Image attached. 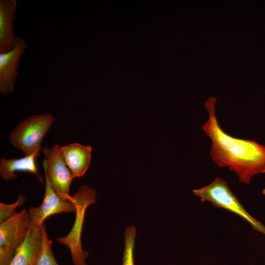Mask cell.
Returning a JSON list of instances; mask_svg holds the SVG:
<instances>
[{"mask_svg": "<svg viewBox=\"0 0 265 265\" xmlns=\"http://www.w3.org/2000/svg\"><path fill=\"white\" fill-rule=\"evenodd\" d=\"M216 102L213 96L205 102L209 118L202 127L212 141V159L218 166L228 167L240 182L248 184L254 176L265 173V146L233 137L223 131L216 116Z\"/></svg>", "mask_w": 265, "mask_h": 265, "instance_id": "1", "label": "cell"}, {"mask_svg": "<svg viewBox=\"0 0 265 265\" xmlns=\"http://www.w3.org/2000/svg\"><path fill=\"white\" fill-rule=\"evenodd\" d=\"M192 191L202 202H209L214 207L238 215L247 221L254 230L265 235V226L244 209L224 179L217 177L211 184Z\"/></svg>", "mask_w": 265, "mask_h": 265, "instance_id": "4", "label": "cell"}, {"mask_svg": "<svg viewBox=\"0 0 265 265\" xmlns=\"http://www.w3.org/2000/svg\"><path fill=\"white\" fill-rule=\"evenodd\" d=\"M65 162L74 178L82 177L87 170L91 161L92 147L78 143L62 146Z\"/></svg>", "mask_w": 265, "mask_h": 265, "instance_id": "11", "label": "cell"}, {"mask_svg": "<svg viewBox=\"0 0 265 265\" xmlns=\"http://www.w3.org/2000/svg\"><path fill=\"white\" fill-rule=\"evenodd\" d=\"M39 155L40 152H36L19 159L1 158L0 160V176L4 180L7 181L17 177L15 174L16 172H28L35 175L43 183L36 162Z\"/></svg>", "mask_w": 265, "mask_h": 265, "instance_id": "12", "label": "cell"}, {"mask_svg": "<svg viewBox=\"0 0 265 265\" xmlns=\"http://www.w3.org/2000/svg\"><path fill=\"white\" fill-rule=\"evenodd\" d=\"M69 201L76 208L75 222L69 234L57 238V241L69 248L74 265H87L85 261L89 253L82 248L81 233L86 209L96 202V191L83 186L71 196Z\"/></svg>", "mask_w": 265, "mask_h": 265, "instance_id": "2", "label": "cell"}, {"mask_svg": "<svg viewBox=\"0 0 265 265\" xmlns=\"http://www.w3.org/2000/svg\"><path fill=\"white\" fill-rule=\"evenodd\" d=\"M17 5L16 0H0V53H7L15 46L13 24Z\"/></svg>", "mask_w": 265, "mask_h": 265, "instance_id": "10", "label": "cell"}, {"mask_svg": "<svg viewBox=\"0 0 265 265\" xmlns=\"http://www.w3.org/2000/svg\"><path fill=\"white\" fill-rule=\"evenodd\" d=\"M50 113L32 115L18 124L10 132V143L22 150L25 156L40 152L41 143L54 121Z\"/></svg>", "mask_w": 265, "mask_h": 265, "instance_id": "3", "label": "cell"}, {"mask_svg": "<svg viewBox=\"0 0 265 265\" xmlns=\"http://www.w3.org/2000/svg\"><path fill=\"white\" fill-rule=\"evenodd\" d=\"M136 233L134 225L128 227L125 231V248L122 265H134L133 250Z\"/></svg>", "mask_w": 265, "mask_h": 265, "instance_id": "14", "label": "cell"}, {"mask_svg": "<svg viewBox=\"0 0 265 265\" xmlns=\"http://www.w3.org/2000/svg\"><path fill=\"white\" fill-rule=\"evenodd\" d=\"M41 151L45 158L42 162L45 174L56 193L69 201L70 186L74 178L65 162L62 146L55 144L51 149L45 147Z\"/></svg>", "mask_w": 265, "mask_h": 265, "instance_id": "5", "label": "cell"}, {"mask_svg": "<svg viewBox=\"0 0 265 265\" xmlns=\"http://www.w3.org/2000/svg\"><path fill=\"white\" fill-rule=\"evenodd\" d=\"M26 200V197L21 194L19 195L17 201L13 204L0 203V223L14 215L17 213L15 211L16 208L23 205Z\"/></svg>", "mask_w": 265, "mask_h": 265, "instance_id": "15", "label": "cell"}, {"mask_svg": "<svg viewBox=\"0 0 265 265\" xmlns=\"http://www.w3.org/2000/svg\"><path fill=\"white\" fill-rule=\"evenodd\" d=\"M45 190L43 200L37 207H31L28 209L29 221L32 224L41 226L49 216L62 212H75L74 204L69 200L60 197L53 188L45 174Z\"/></svg>", "mask_w": 265, "mask_h": 265, "instance_id": "7", "label": "cell"}, {"mask_svg": "<svg viewBox=\"0 0 265 265\" xmlns=\"http://www.w3.org/2000/svg\"><path fill=\"white\" fill-rule=\"evenodd\" d=\"M42 248L36 265H59L55 259L52 249V242L49 238L44 225L42 226Z\"/></svg>", "mask_w": 265, "mask_h": 265, "instance_id": "13", "label": "cell"}, {"mask_svg": "<svg viewBox=\"0 0 265 265\" xmlns=\"http://www.w3.org/2000/svg\"><path fill=\"white\" fill-rule=\"evenodd\" d=\"M29 223L28 213L23 209L0 223V265H9L26 236Z\"/></svg>", "mask_w": 265, "mask_h": 265, "instance_id": "6", "label": "cell"}, {"mask_svg": "<svg viewBox=\"0 0 265 265\" xmlns=\"http://www.w3.org/2000/svg\"><path fill=\"white\" fill-rule=\"evenodd\" d=\"M262 193H263V194H264L265 195V189L263 190Z\"/></svg>", "mask_w": 265, "mask_h": 265, "instance_id": "16", "label": "cell"}, {"mask_svg": "<svg viewBox=\"0 0 265 265\" xmlns=\"http://www.w3.org/2000/svg\"><path fill=\"white\" fill-rule=\"evenodd\" d=\"M26 47V41L19 36L13 50L6 53H0V94L8 95L14 92L19 64Z\"/></svg>", "mask_w": 265, "mask_h": 265, "instance_id": "8", "label": "cell"}, {"mask_svg": "<svg viewBox=\"0 0 265 265\" xmlns=\"http://www.w3.org/2000/svg\"><path fill=\"white\" fill-rule=\"evenodd\" d=\"M42 226L29 223L26 236L16 251L9 265H37L42 248Z\"/></svg>", "mask_w": 265, "mask_h": 265, "instance_id": "9", "label": "cell"}]
</instances>
